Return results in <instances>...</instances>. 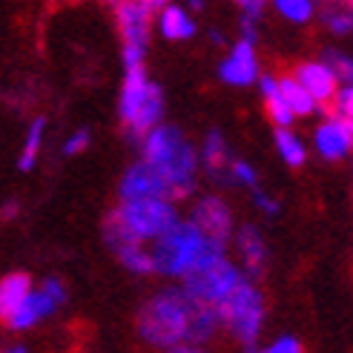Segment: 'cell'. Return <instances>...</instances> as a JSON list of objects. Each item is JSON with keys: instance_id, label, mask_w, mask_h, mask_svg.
Returning <instances> with one entry per match:
<instances>
[{"instance_id": "6da1fadb", "label": "cell", "mask_w": 353, "mask_h": 353, "mask_svg": "<svg viewBox=\"0 0 353 353\" xmlns=\"http://www.w3.org/2000/svg\"><path fill=\"white\" fill-rule=\"evenodd\" d=\"M221 325L219 310L196 302L184 288L161 290L138 313V333L152 347H196L213 339L216 327Z\"/></svg>"}, {"instance_id": "7a4b0ae2", "label": "cell", "mask_w": 353, "mask_h": 353, "mask_svg": "<svg viewBox=\"0 0 353 353\" xmlns=\"http://www.w3.org/2000/svg\"><path fill=\"white\" fill-rule=\"evenodd\" d=\"M152 264L161 276H187L224 256V241L210 239L192 221H175L152 239Z\"/></svg>"}, {"instance_id": "3957f363", "label": "cell", "mask_w": 353, "mask_h": 353, "mask_svg": "<svg viewBox=\"0 0 353 353\" xmlns=\"http://www.w3.org/2000/svg\"><path fill=\"white\" fill-rule=\"evenodd\" d=\"M175 221H179V213H175L172 201L130 199L107 219V241L112 250L121 244H147L161 236Z\"/></svg>"}, {"instance_id": "277c9868", "label": "cell", "mask_w": 353, "mask_h": 353, "mask_svg": "<svg viewBox=\"0 0 353 353\" xmlns=\"http://www.w3.org/2000/svg\"><path fill=\"white\" fill-rule=\"evenodd\" d=\"M221 325L230 327L233 336L247 347L259 342L264 325V299L250 281L239 279V285L230 290L227 302L221 305Z\"/></svg>"}, {"instance_id": "5b68a950", "label": "cell", "mask_w": 353, "mask_h": 353, "mask_svg": "<svg viewBox=\"0 0 353 353\" xmlns=\"http://www.w3.org/2000/svg\"><path fill=\"white\" fill-rule=\"evenodd\" d=\"M239 279H241L239 270L221 256V259H216V261L204 264V268L187 273V276H184V290H187L192 299H196V302L219 310V316H221V305L227 302L230 290L239 285Z\"/></svg>"}, {"instance_id": "8992f818", "label": "cell", "mask_w": 353, "mask_h": 353, "mask_svg": "<svg viewBox=\"0 0 353 353\" xmlns=\"http://www.w3.org/2000/svg\"><path fill=\"white\" fill-rule=\"evenodd\" d=\"M130 199H167V201H179L184 199L179 187L170 181V175L150 161L135 164L121 181V201Z\"/></svg>"}, {"instance_id": "52a82bcc", "label": "cell", "mask_w": 353, "mask_h": 353, "mask_svg": "<svg viewBox=\"0 0 353 353\" xmlns=\"http://www.w3.org/2000/svg\"><path fill=\"white\" fill-rule=\"evenodd\" d=\"M115 14H118V32L123 38V46H147V38H150V17H152V9L141 0H121L115 6Z\"/></svg>"}, {"instance_id": "ba28073f", "label": "cell", "mask_w": 353, "mask_h": 353, "mask_svg": "<svg viewBox=\"0 0 353 353\" xmlns=\"http://www.w3.org/2000/svg\"><path fill=\"white\" fill-rule=\"evenodd\" d=\"M144 161L150 164H158V167H164L170 164L175 155H179L184 147H187V141L181 138V132L175 130V127H155L144 132Z\"/></svg>"}, {"instance_id": "9c48e42d", "label": "cell", "mask_w": 353, "mask_h": 353, "mask_svg": "<svg viewBox=\"0 0 353 353\" xmlns=\"http://www.w3.org/2000/svg\"><path fill=\"white\" fill-rule=\"evenodd\" d=\"M192 224H196L201 233H207L210 239L227 241L233 230V216L221 199H204V201H199L196 213H192Z\"/></svg>"}, {"instance_id": "30bf717a", "label": "cell", "mask_w": 353, "mask_h": 353, "mask_svg": "<svg viewBox=\"0 0 353 353\" xmlns=\"http://www.w3.org/2000/svg\"><path fill=\"white\" fill-rule=\"evenodd\" d=\"M350 135H353L350 118H333L316 130V150L325 158H330V161H339V158L350 152Z\"/></svg>"}, {"instance_id": "8fae6325", "label": "cell", "mask_w": 353, "mask_h": 353, "mask_svg": "<svg viewBox=\"0 0 353 353\" xmlns=\"http://www.w3.org/2000/svg\"><path fill=\"white\" fill-rule=\"evenodd\" d=\"M296 81L305 86V90L310 92V98L316 103H330L333 92H336V75H333V69L327 63H305V66H299V72H296Z\"/></svg>"}, {"instance_id": "7c38bea8", "label": "cell", "mask_w": 353, "mask_h": 353, "mask_svg": "<svg viewBox=\"0 0 353 353\" xmlns=\"http://www.w3.org/2000/svg\"><path fill=\"white\" fill-rule=\"evenodd\" d=\"M256 75H259L256 52H253V43L244 38V41L233 49V55L221 63V78H224L227 83L247 86V83H253V81H256Z\"/></svg>"}, {"instance_id": "4fadbf2b", "label": "cell", "mask_w": 353, "mask_h": 353, "mask_svg": "<svg viewBox=\"0 0 353 353\" xmlns=\"http://www.w3.org/2000/svg\"><path fill=\"white\" fill-rule=\"evenodd\" d=\"M52 310H55V302H52V299H49L43 290H29L26 299L14 307V313L6 319V325H9L12 330H26V327H32L34 322H41L43 316H49Z\"/></svg>"}, {"instance_id": "5bb4252c", "label": "cell", "mask_w": 353, "mask_h": 353, "mask_svg": "<svg viewBox=\"0 0 353 353\" xmlns=\"http://www.w3.org/2000/svg\"><path fill=\"white\" fill-rule=\"evenodd\" d=\"M147 90H150V81L144 75V66H127V78H123V86H121V118L132 123L138 107L144 103L147 98Z\"/></svg>"}, {"instance_id": "9a60e30c", "label": "cell", "mask_w": 353, "mask_h": 353, "mask_svg": "<svg viewBox=\"0 0 353 353\" xmlns=\"http://www.w3.org/2000/svg\"><path fill=\"white\" fill-rule=\"evenodd\" d=\"M29 290H32V281H29L26 273H12V276H6L3 281H0V319L6 322L14 313V307L26 299Z\"/></svg>"}, {"instance_id": "2e32d148", "label": "cell", "mask_w": 353, "mask_h": 353, "mask_svg": "<svg viewBox=\"0 0 353 353\" xmlns=\"http://www.w3.org/2000/svg\"><path fill=\"white\" fill-rule=\"evenodd\" d=\"M161 112H164V95H161V90H158L155 83H150L147 98H144V103L138 107V112H135V118H132V123H130V130H132L135 135H144L147 130H152L155 123L161 121Z\"/></svg>"}, {"instance_id": "e0dca14e", "label": "cell", "mask_w": 353, "mask_h": 353, "mask_svg": "<svg viewBox=\"0 0 353 353\" xmlns=\"http://www.w3.org/2000/svg\"><path fill=\"white\" fill-rule=\"evenodd\" d=\"M276 95L288 103L293 115H310V112L316 110V101L310 98V92H307L296 78H281V81H276Z\"/></svg>"}, {"instance_id": "ac0fdd59", "label": "cell", "mask_w": 353, "mask_h": 353, "mask_svg": "<svg viewBox=\"0 0 353 353\" xmlns=\"http://www.w3.org/2000/svg\"><path fill=\"white\" fill-rule=\"evenodd\" d=\"M158 26H161V34L170 38V41H184V38H192V34H196V23H192V17L179 6H167L161 12Z\"/></svg>"}, {"instance_id": "d6986e66", "label": "cell", "mask_w": 353, "mask_h": 353, "mask_svg": "<svg viewBox=\"0 0 353 353\" xmlns=\"http://www.w3.org/2000/svg\"><path fill=\"white\" fill-rule=\"evenodd\" d=\"M239 250L244 256V264L250 273H261L264 268V259H268V247H264L261 236L253 230V227H244L241 236H239Z\"/></svg>"}, {"instance_id": "ffe728a7", "label": "cell", "mask_w": 353, "mask_h": 353, "mask_svg": "<svg viewBox=\"0 0 353 353\" xmlns=\"http://www.w3.org/2000/svg\"><path fill=\"white\" fill-rule=\"evenodd\" d=\"M115 253L123 268H130L132 273H138V276L155 273L152 256H150V250H144V244H121V247H115Z\"/></svg>"}, {"instance_id": "44dd1931", "label": "cell", "mask_w": 353, "mask_h": 353, "mask_svg": "<svg viewBox=\"0 0 353 353\" xmlns=\"http://www.w3.org/2000/svg\"><path fill=\"white\" fill-rule=\"evenodd\" d=\"M276 147L281 152V158L290 164V167H302L305 164V147L288 127H279L276 130Z\"/></svg>"}, {"instance_id": "7402d4cb", "label": "cell", "mask_w": 353, "mask_h": 353, "mask_svg": "<svg viewBox=\"0 0 353 353\" xmlns=\"http://www.w3.org/2000/svg\"><path fill=\"white\" fill-rule=\"evenodd\" d=\"M273 3L293 23H307L313 14V0H273Z\"/></svg>"}, {"instance_id": "603a6c76", "label": "cell", "mask_w": 353, "mask_h": 353, "mask_svg": "<svg viewBox=\"0 0 353 353\" xmlns=\"http://www.w3.org/2000/svg\"><path fill=\"white\" fill-rule=\"evenodd\" d=\"M43 127H46V123H43L41 118L32 123V130H29V135H26V144H23V152H21V170H32L34 158H38V150H41Z\"/></svg>"}, {"instance_id": "cb8c5ba5", "label": "cell", "mask_w": 353, "mask_h": 353, "mask_svg": "<svg viewBox=\"0 0 353 353\" xmlns=\"http://www.w3.org/2000/svg\"><path fill=\"white\" fill-rule=\"evenodd\" d=\"M224 155H227L224 141H221L219 132H213V135L207 138V144H204V161H207V167L210 170H219L224 164Z\"/></svg>"}, {"instance_id": "d4e9b609", "label": "cell", "mask_w": 353, "mask_h": 353, "mask_svg": "<svg viewBox=\"0 0 353 353\" xmlns=\"http://www.w3.org/2000/svg\"><path fill=\"white\" fill-rule=\"evenodd\" d=\"M268 115H270V121L276 123V127H290L293 123V112H290V107L285 101H281L279 95H273V98H268Z\"/></svg>"}, {"instance_id": "484cf974", "label": "cell", "mask_w": 353, "mask_h": 353, "mask_svg": "<svg viewBox=\"0 0 353 353\" xmlns=\"http://www.w3.org/2000/svg\"><path fill=\"white\" fill-rule=\"evenodd\" d=\"M333 115L336 118H350L353 115V90L350 86H336V92H333Z\"/></svg>"}, {"instance_id": "4316f807", "label": "cell", "mask_w": 353, "mask_h": 353, "mask_svg": "<svg viewBox=\"0 0 353 353\" xmlns=\"http://www.w3.org/2000/svg\"><path fill=\"white\" fill-rule=\"evenodd\" d=\"M327 29L336 32V34H347L350 32V14L342 9V12H330L327 14Z\"/></svg>"}, {"instance_id": "83f0119b", "label": "cell", "mask_w": 353, "mask_h": 353, "mask_svg": "<svg viewBox=\"0 0 353 353\" xmlns=\"http://www.w3.org/2000/svg\"><path fill=\"white\" fill-rule=\"evenodd\" d=\"M86 144H90V132H86V130H81V132H75L72 138L66 141L63 152H66V155H78L81 150H86Z\"/></svg>"}, {"instance_id": "f1b7e54d", "label": "cell", "mask_w": 353, "mask_h": 353, "mask_svg": "<svg viewBox=\"0 0 353 353\" xmlns=\"http://www.w3.org/2000/svg\"><path fill=\"white\" fill-rule=\"evenodd\" d=\"M41 290H43V293H46V296H49V299H52V302H55V305H61L63 299H66V288L61 285L58 279H46Z\"/></svg>"}, {"instance_id": "f546056e", "label": "cell", "mask_w": 353, "mask_h": 353, "mask_svg": "<svg viewBox=\"0 0 353 353\" xmlns=\"http://www.w3.org/2000/svg\"><path fill=\"white\" fill-rule=\"evenodd\" d=\"M325 63L333 69V75H336V78H350V61H347V58L327 55V61H325Z\"/></svg>"}, {"instance_id": "4dcf8cb0", "label": "cell", "mask_w": 353, "mask_h": 353, "mask_svg": "<svg viewBox=\"0 0 353 353\" xmlns=\"http://www.w3.org/2000/svg\"><path fill=\"white\" fill-rule=\"evenodd\" d=\"M299 350H302V345H299V339H293V336H281L270 345V353H299Z\"/></svg>"}, {"instance_id": "1f68e13d", "label": "cell", "mask_w": 353, "mask_h": 353, "mask_svg": "<svg viewBox=\"0 0 353 353\" xmlns=\"http://www.w3.org/2000/svg\"><path fill=\"white\" fill-rule=\"evenodd\" d=\"M233 175H236L241 184H256V172H253V167H247L244 161H236V164H233Z\"/></svg>"}, {"instance_id": "d6a6232c", "label": "cell", "mask_w": 353, "mask_h": 353, "mask_svg": "<svg viewBox=\"0 0 353 353\" xmlns=\"http://www.w3.org/2000/svg\"><path fill=\"white\" fill-rule=\"evenodd\" d=\"M239 6H241L247 14H250V17H253V14H259V12H261L264 0H239Z\"/></svg>"}, {"instance_id": "836d02e7", "label": "cell", "mask_w": 353, "mask_h": 353, "mask_svg": "<svg viewBox=\"0 0 353 353\" xmlns=\"http://www.w3.org/2000/svg\"><path fill=\"white\" fill-rule=\"evenodd\" d=\"M256 201H259V207L264 210V213H270V216H273V213H279V204H276V201H270L268 196H256Z\"/></svg>"}, {"instance_id": "e575fe53", "label": "cell", "mask_w": 353, "mask_h": 353, "mask_svg": "<svg viewBox=\"0 0 353 353\" xmlns=\"http://www.w3.org/2000/svg\"><path fill=\"white\" fill-rule=\"evenodd\" d=\"M261 92H264V98H273L276 95V78H261Z\"/></svg>"}, {"instance_id": "d590c367", "label": "cell", "mask_w": 353, "mask_h": 353, "mask_svg": "<svg viewBox=\"0 0 353 353\" xmlns=\"http://www.w3.org/2000/svg\"><path fill=\"white\" fill-rule=\"evenodd\" d=\"M141 3H147L150 9H155V6H161V3H167V0H141Z\"/></svg>"}, {"instance_id": "8d00e7d4", "label": "cell", "mask_w": 353, "mask_h": 353, "mask_svg": "<svg viewBox=\"0 0 353 353\" xmlns=\"http://www.w3.org/2000/svg\"><path fill=\"white\" fill-rule=\"evenodd\" d=\"M14 216V204H6V210H3V219H12Z\"/></svg>"}, {"instance_id": "74e56055", "label": "cell", "mask_w": 353, "mask_h": 353, "mask_svg": "<svg viewBox=\"0 0 353 353\" xmlns=\"http://www.w3.org/2000/svg\"><path fill=\"white\" fill-rule=\"evenodd\" d=\"M325 3H333V6H345V3H350V0H325Z\"/></svg>"}, {"instance_id": "f35d334b", "label": "cell", "mask_w": 353, "mask_h": 353, "mask_svg": "<svg viewBox=\"0 0 353 353\" xmlns=\"http://www.w3.org/2000/svg\"><path fill=\"white\" fill-rule=\"evenodd\" d=\"M103 3H112V6H118V3H121V0H103Z\"/></svg>"}]
</instances>
